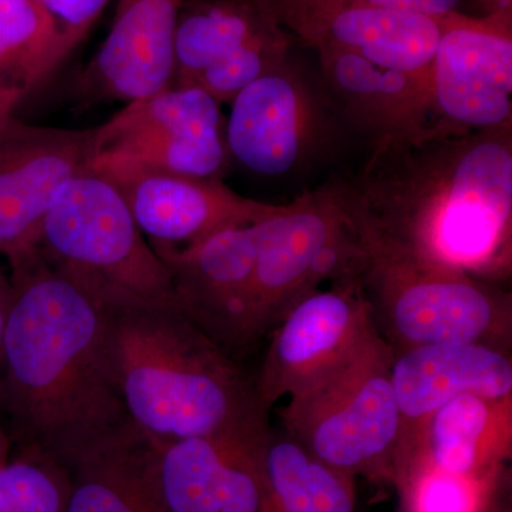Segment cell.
Listing matches in <instances>:
<instances>
[{"label": "cell", "instance_id": "30", "mask_svg": "<svg viewBox=\"0 0 512 512\" xmlns=\"http://www.w3.org/2000/svg\"><path fill=\"white\" fill-rule=\"evenodd\" d=\"M13 288L9 276L0 268V350H2L3 332L8 320L10 305H12Z\"/></svg>", "mask_w": 512, "mask_h": 512}, {"label": "cell", "instance_id": "22", "mask_svg": "<svg viewBox=\"0 0 512 512\" xmlns=\"http://www.w3.org/2000/svg\"><path fill=\"white\" fill-rule=\"evenodd\" d=\"M266 512H356L355 478L328 466L284 430L262 441Z\"/></svg>", "mask_w": 512, "mask_h": 512}, {"label": "cell", "instance_id": "5", "mask_svg": "<svg viewBox=\"0 0 512 512\" xmlns=\"http://www.w3.org/2000/svg\"><path fill=\"white\" fill-rule=\"evenodd\" d=\"M360 292L393 353L446 343L511 352L512 299L501 285L403 256L366 254Z\"/></svg>", "mask_w": 512, "mask_h": 512}, {"label": "cell", "instance_id": "32", "mask_svg": "<svg viewBox=\"0 0 512 512\" xmlns=\"http://www.w3.org/2000/svg\"><path fill=\"white\" fill-rule=\"evenodd\" d=\"M476 2L483 9L484 15L512 13V0H476Z\"/></svg>", "mask_w": 512, "mask_h": 512}, {"label": "cell", "instance_id": "17", "mask_svg": "<svg viewBox=\"0 0 512 512\" xmlns=\"http://www.w3.org/2000/svg\"><path fill=\"white\" fill-rule=\"evenodd\" d=\"M184 3L119 0L109 35L77 79L80 104H128L173 86L175 29Z\"/></svg>", "mask_w": 512, "mask_h": 512}, {"label": "cell", "instance_id": "26", "mask_svg": "<svg viewBox=\"0 0 512 512\" xmlns=\"http://www.w3.org/2000/svg\"><path fill=\"white\" fill-rule=\"evenodd\" d=\"M70 473L56 458L19 451L0 466V512H64Z\"/></svg>", "mask_w": 512, "mask_h": 512}, {"label": "cell", "instance_id": "33", "mask_svg": "<svg viewBox=\"0 0 512 512\" xmlns=\"http://www.w3.org/2000/svg\"><path fill=\"white\" fill-rule=\"evenodd\" d=\"M12 444V439H10L8 431L0 427V466H3V464L9 460Z\"/></svg>", "mask_w": 512, "mask_h": 512}, {"label": "cell", "instance_id": "9", "mask_svg": "<svg viewBox=\"0 0 512 512\" xmlns=\"http://www.w3.org/2000/svg\"><path fill=\"white\" fill-rule=\"evenodd\" d=\"M96 130L92 163L200 178H221L227 167L221 104L198 87L171 86L131 101Z\"/></svg>", "mask_w": 512, "mask_h": 512}, {"label": "cell", "instance_id": "12", "mask_svg": "<svg viewBox=\"0 0 512 512\" xmlns=\"http://www.w3.org/2000/svg\"><path fill=\"white\" fill-rule=\"evenodd\" d=\"M439 20L430 64L431 123L456 130L512 126V13Z\"/></svg>", "mask_w": 512, "mask_h": 512}, {"label": "cell", "instance_id": "25", "mask_svg": "<svg viewBox=\"0 0 512 512\" xmlns=\"http://www.w3.org/2000/svg\"><path fill=\"white\" fill-rule=\"evenodd\" d=\"M508 473L505 466L490 476H463L436 467L419 454H406L394 480L400 500L397 512H487Z\"/></svg>", "mask_w": 512, "mask_h": 512}, {"label": "cell", "instance_id": "14", "mask_svg": "<svg viewBox=\"0 0 512 512\" xmlns=\"http://www.w3.org/2000/svg\"><path fill=\"white\" fill-rule=\"evenodd\" d=\"M0 107V254L36 248L47 210L64 185L89 168L96 128L35 126Z\"/></svg>", "mask_w": 512, "mask_h": 512}, {"label": "cell", "instance_id": "6", "mask_svg": "<svg viewBox=\"0 0 512 512\" xmlns=\"http://www.w3.org/2000/svg\"><path fill=\"white\" fill-rule=\"evenodd\" d=\"M36 248L53 268L100 298H173L170 268L141 234L119 190L92 171L56 195Z\"/></svg>", "mask_w": 512, "mask_h": 512}, {"label": "cell", "instance_id": "31", "mask_svg": "<svg viewBox=\"0 0 512 512\" xmlns=\"http://www.w3.org/2000/svg\"><path fill=\"white\" fill-rule=\"evenodd\" d=\"M487 512H512L511 471L501 481L500 487L494 495L493 503L490 504Z\"/></svg>", "mask_w": 512, "mask_h": 512}, {"label": "cell", "instance_id": "18", "mask_svg": "<svg viewBox=\"0 0 512 512\" xmlns=\"http://www.w3.org/2000/svg\"><path fill=\"white\" fill-rule=\"evenodd\" d=\"M318 59L346 127L370 150L410 140L430 126V70L389 69L352 53H323Z\"/></svg>", "mask_w": 512, "mask_h": 512}, {"label": "cell", "instance_id": "8", "mask_svg": "<svg viewBox=\"0 0 512 512\" xmlns=\"http://www.w3.org/2000/svg\"><path fill=\"white\" fill-rule=\"evenodd\" d=\"M228 157L251 173L284 177L329 158L349 131L322 76L292 55L231 100Z\"/></svg>", "mask_w": 512, "mask_h": 512}, {"label": "cell", "instance_id": "11", "mask_svg": "<svg viewBox=\"0 0 512 512\" xmlns=\"http://www.w3.org/2000/svg\"><path fill=\"white\" fill-rule=\"evenodd\" d=\"M380 335L359 289H316L271 332V343L255 376L266 412L279 399L312 389L345 369Z\"/></svg>", "mask_w": 512, "mask_h": 512}, {"label": "cell", "instance_id": "28", "mask_svg": "<svg viewBox=\"0 0 512 512\" xmlns=\"http://www.w3.org/2000/svg\"><path fill=\"white\" fill-rule=\"evenodd\" d=\"M55 33V67L83 42L110 0H33Z\"/></svg>", "mask_w": 512, "mask_h": 512}, {"label": "cell", "instance_id": "19", "mask_svg": "<svg viewBox=\"0 0 512 512\" xmlns=\"http://www.w3.org/2000/svg\"><path fill=\"white\" fill-rule=\"evenodd\" d=\"M390 380L403 437L461 394L511 399V352L478 343L419 346L393 353Z\"/></svg>", "mask_w": 512, "mask_h": 512}, {"label": "cell", "instance_id": "4", "mask_svg": "<svg viewBox=\"0 0 512 512\" xmlns=\"http://www.w3.org/2000/svg\"><path fill=\"white\" fill-rule=\"evenodd\" d=\"M256 229L247 349L271 335L293 306L323 282L356 285L365 265L340 181L279 205Z\"/></svg>", "mask_w": 512, "mask_h": 512}, {"label": "cell", "instance_id": "27", "mask_svg": "<svg viewBox=\"0 0 512 512\" xmlns=\"http://www.w3.org/2000/svg\"><path fill=\"white\" fill-rule=\"evenodd\" d=\"M266 433L231 439L225 444L220 512H266L262 467V441Z\"/></svg>", "mask_w": 512, "mask_h": 512}, {"label": "cell", "instance_id": "2", "mask_svg": "<svg viewBox=\"0 0 512 512\" xmlns=\"http://www.w3.org/2000/svg\"><path fill=\"white\" fill-rule=\"evenodd\" d=\"M9 265L13 299L0 350V407L19 451L66 466L134 426L114 375L106 302L37 248Z\"/></svg>", "mask_w": 512, "mask_h": 512}, {"label": "cell", "instance_id": "10", "mask_svg": "<svg viewBox=\"0 0 512 512\" xmlns=\"http://www.w3.org/2000/svg\"><path fill=\"white\" fill-rule=\"evenodd\" d=\"M293 37L256 0H185L174 39L175 87H198L218 103L291 55Z\"/></svg>", "mask_w": 512, "mask_h": 512}, {"label": "cell", "instance_id": "1", "mask_svg": "<svg viewBox=\"0 0 512 512\" xmlns=\"http://www.w3.org/2000/svg\"><path fill=\"white\" fill-rule=\"evenodd\" d=\"M342 183L366 254L403 256L501 285L512 269V126L420 136L370 150Z\"/></svg>", "mask_w": 512, "mask_h": 512}, {"label": "cell", "instance_id": "21", "mask_svg": "<svg viewBox=\"0 0 512 512\" xmlns=\"http://www.w3.org/2000/svg\"><path fill=\"white\" fill-rule=\"evenodd\" d=\"M64 512H165L150 471V439L128 427L66 464Z\"/></svg>", "mask_w": 512, "mask_h": 512}, {"label": "cell", "instance_id": "16", "mask_svg": "<svg viewBox=\"0 0 512 512\" xmlns=\"http://www.w3.org/2000/svg\"><path fill=\"white\" fill-rule=\"evenodd\" d=\"M256 225L222 229L165 262L173 278L175 305L232 356L247 350Z\"/></svg>", "mask_w": 512, "mask_h": 512}, {"label": "cell", "instance_id": "23", "mask_svg": "<svg viewBox=\"0 0 512 512\" xmlns=\"http://www.w3.org/2000/svg\"><path fill=\"white\" fill-rule=\"evenodd\" d=\"M150 439V471L165 512H220L222 460L231 439Z\"/></svg>", "mask_w": 512, "mask_h": 512}, {"label": "cell", "instance_id": "15", "mask_svg": "<svg viewBox=\"0 0 512 512\" xmlns=\"http://www.w3.org/2000/svg\"><path fill=\"white\" fill-rule=\"evenodd\" d=\"M318 55L352 53L389 69L429 72L439 20L367 5L363 0H256Z\"/></svg>", "mask_w": 512, "mask_h": 512}, {"label": "cell", "instance_id": "20", "mask_svg": "<svg viewBox=\"0 0 512 512\" xmlns=\"http://www.w3.org/2000/svg\"><path fill=\"white\" fill-rule=\"evenodd\" d=\"M511 450L512 397L488 399L467 393L404 434L399 460L414 453L451 473L484 477L507 466Z\"/></svg>", "mask_w": 512, "mask_h": 512}, {"label": "cell", "instance_id": "3", "mask_svg": "<svg viewBox=\"0 0 512 512\" xmlns=\"http://www.w3.org/2000/svg\"><path fill=\"white\" fill-rule=\"evenodd\" d=\"M103 299V298H101ZM114 375L131 423L154 440L269 430L255 377L167 299H103Z\"/></svg>", "mask_w": 512, "mask_h": 512}, {"label": "cell", "instance_id": "29", "mask_svg": "<svg viewBox=\"0 0 512 512\" xmlns=\"http://www.w3.org/2000/svg\"><path fill=\"white\" fill-rule=\"evenodd\" d=\"M363 2L376 8L439 19L447 13L456 12L461 0H363Z\"/></svg>", "mask_w": 512, "mask_h": 512}, {"label": "cell", "instance_id": "24", "mask_svg": "<svg viewBox=\"0 0 512 512\" xmlns=\"http://www.w3.org/2000/svg\"><path fill=\"white\" fill-rule=\"evenodd\" d=\"M52 25L33 0H0V107L18 109L55 67Z\"/></svg>", "mask_w": 512, "mask_h": 512}, {"label": "cell", "instance_id": "7", "mask_svg": "<svg viewBox=\"0 0 512 512\" xmlns=\"http://www.w3.org/2000/svg\"><path fill=\"white\" fill-rule=\"evenodd\" d=\"M393 352L380 336L279 412L285 433L328 466L379 487H394L402 414L390 380Z\"/></svg>", "mask_w": 512, "mask_h": 512}, {"label": "cell", "instance_id": "13", "mask_svg": "<svg viewBox=\"0 0 512 512\" xmlns=\"http://www.w3.org/2000/svg\"><path fill=\"white\" fill-rule=\"evenodd\" d=\"M87 170L119 190L141 234L164 264L222 229L256 224L279 208L242 197L221 178L127 164L92 163Z\"/></svg>", "mask_w": 512, "mask_h": 512}]
</instances>
